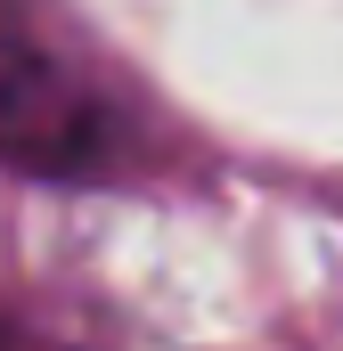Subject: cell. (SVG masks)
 Listing matches in <instances>:
<instances>
[{"mask_svg":"<svg viewBox=\"0 0 343 351\" xmlns=\"http://www.w3.org/2000/svg\"><path fill=\"white\" fill-rule=\"evenodd\" d=\"M0 156L49 180H106L131 164V114L106 66L41 0H0Z\"/></svg>","mask_w":343,"mask_h":351,"instance_id":"1","label":"cell"}]
</instances>
